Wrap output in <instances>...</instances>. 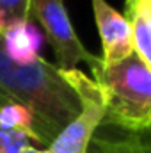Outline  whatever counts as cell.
Listing matches in <instances>:
<instances>
[{
    "instance_id": "6da1fadb",
    "label": "cell",
    "mask_w": 151,
    "mask_h": 153,
    "mask_svg": "<svg viewBox=\"0 0 151 153\" xmlns=\"http://www.w3.org/2000/svg\"><path fill=\"white\" fill-rule=\"evenodd\" d=\"M5 103L30 111L38 143L44 146H50L80 112V100L62 70L43 57L32 64H16L0 45V105Z\"/></svg>"
},
{
    "instance_id": "7a4b0ae2",
    "label": "cell",
    "mask_w": 151,
    "mask_h": 153,
    "mask_svg": "<svg viewBox=\"0 0 151 153\" xmlns=\"http://www.w3.org/2000/svg\"><path fill=\"white\" fill-rule=\"evenodd\" d=\"M89 70L105 96L103 125L119 132L150 130L151 70L135 52L110 66H105L98 57Z\"/></svg>"
},
{
    "instance_id": "7c38bea8",
    "label": "cell",
    "mask_w": 151,
    "mask_h": 153,
    "mask_svg": "<svg viewBox=\"0 0 151 153\" xmlns=\"http://www.w3.org/2000/svg\"><path fill=\"white\" fill-rule=\"evenodd\" d=\"M124 14H137L151 25V0H124Z\"/></svg>"
},
{
    "instance_id": "30bf717a",
    "label": "cell",
    "mask_w": 151,
    "mask_h": 153,
    "mask_svg": "<svg viewBox=\"0 0 151 153\" xmlns=\"http://www.w3.org/2000/svg\"><path fill=\"white\" fill-rule=\"evenodd\" d=\"M32 137L21 130H9L0 126V153H21Z\"/></svg>"
},
{
    "instance_id": "5b68a950",
    "label": "cell",
    "mask_w": 151,
    "mask_h": 153,
    "mask_svg": "<svg viewBox=\"0 0 151 153\" xmlns=\"http://www.w3.org/2000/svg\"><path fill=\"white\" fill-rule=\"evenodd\" d=\"M91 7L103 48L101 62L110 66L132 55L135 52L133 30L124 14L115 11L107 0H91Z\"/></svg>"
},
{
    "instance_id": "8fae6325",
    "label": "cell",
    "mask_w": 151,
    "mask_h": 153,
    "mask_svg": "<svg viewBox=\"0 0 151 153\" xmlns=\"http://www.w3.org/2000/svg\"><path fill=\"white\" fill-rule=\"evenodd\" d=\"M0 7L7 18V23L13 20H30L29 0H0Z\"/></svg>"
},
{
    "instance_id": "52a82bcc",
    "label": "cell",
    "mask_w": 151,
    "mask_h": 153,
    "mask_svg": "<svg viewBox=\"0 0 151 153\" xmlns=\"http://www.w3.org/2000/svg\"><path fill=\"white\" fill-rule=\"evenodd\" d=\"M87 153H151V128L144 132L96 134Z\"/></svg>"
},
{
    "instance_id": "8992f818",
    "label": "cell",
    "mask_w": 151,
    "mask_h": 153,
    "mask_svg": "<svg viewBox=\"0 0 151 153\" xmlns=\"http://www.w3.org/2000/svg\"><path fill=\"white\" fill-rule=\"evenodd\" d=\"M0 45L9 61L16 64H32L39 57L43 36L30 20H13L5 25Z\"/></svg>"
},
{
    "instance_id": "4fadbf2b",
    "label": "cell",
    "mask_w": 151,
    "mask_h": 153,
    "mask_svg": "<svg viewBox=\"0 0 151 153\" xmlns=\"http://www.w3.org/2000/svg\"><path fill=\"white\" fill-rule=\"evenodd\" d=\"M21 153H52L50 150H39V148H34V146H25L23 150H21Z\"/></svg>"
},
{
    "instance_id": "3957f363",
    "label": "cell",
    "mask_w": 151,
    "mask_h": 153,
    "mask_svg": "<svg viewBox=\"0 0 151 153\" xmlns=\"http://www.w3.org/2000/svg\"><path fill=\"white\" fill-rule=\"evenodd\" d=\"M62 75L80 100V112L52 141L48 150L52 153H87L96 130L103 125L105 96L101 87L78 68L62 70Z\"/></svg>"
},
{
    "instance_id": "9c48e42d",
    "label": "cell",
    "mask_w": 151,
    "mask_h": 153,
    "mask_svg": "<svg viewBox=\"0 0 151 153\" xmlns=\"http://www.w3.org/2000/svg\"><path fill=\"white\" fill-rule=\"evenodd\" d=\"M133 30V48L142 62L151 70V25L137 14H124Z\"/></svg>"
},
{
    "instance_id": "ba28073f",
    "label": "cell",
    "mask_w": 151,
    "mask_h": 153,
    "mask_svg": "<svg viewBox=\"0 0 151 153\" xmlns=\"http://www.w3.org/2000/svg\"><path fill=\"white\" fill-rule=\"evenodd\" d=\"M0 126L9 130H21L38 143V135L34 132V117L29 109L18 103H5L0 105Z\"/></svg>"
},
{
    "instance_id": "277c9868",
    "label": "cell",
    "mask_w": 151,
    "mask_h": 153,
    "mask_svg": "<svg viewBox=\"0 0 151 153\" xmlns=\"http://www.w3.org/2000/svg\"><path fill=\"white\" fill-rule=\"evenodd\" d=\"M29 7L30 20L41 25L59 70H75L80 62L93 66L98 61V55L91 53L80 41L64 0H29Z\"/></svg>"
}]
</instances>
